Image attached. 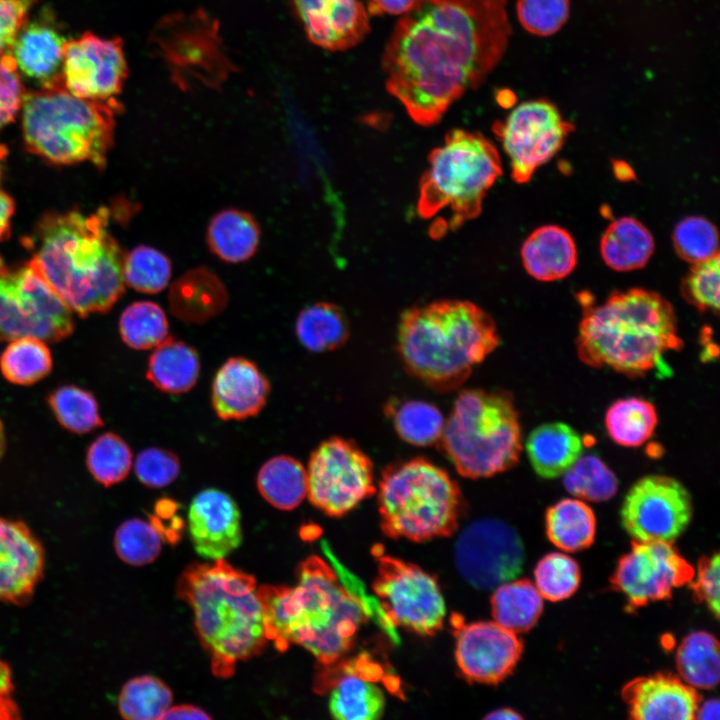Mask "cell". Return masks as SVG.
I'll return each instance as SVG.
<instances>
[{"label":"cell","mask_w":720,"mask_h":720,"mask_svg":"<svg viewBox=\"0 0 720 720\" xmlns=\"http://www.w3.org/2000/svg\"><path fill=\"white\" fill-rule=\"evenodd\" d=\"M506 0H417L382 56L385 86L418 125L437 124L501 61L512 33Z\"/></svg>","instance_id":"1"},{"label":"cell","mask_w":720,"mask_h":720,"mask_svg":"<svg viewBox=\"0 0 720 720\" xmlns=\"http://www.w3.org/2000/svg\"><path fill=\"white\" fill-rule=\"evenodd\" d=\"M109 216L106 207L47 212L25 240L30 264L79 317L108 312L125 290L124 254Z\"/></svg>","instance_id":"2"},{"label":"cell","mask_w":720,"mask_h":720,"mask_svg":"<svg viewBox=\"0 0 720 720\" xmlns=\"http://www.w3.org/2000/svg\"><path fill=\"white\" fill-rule=\"evenodd\" d=\"M296 576L294 587L258 588L267 639L281 652L292 644L300 645L323 668L328 667L350 650L367 615L361 601L320 557L302 561Z\"/></svg>","instance_id":"3"},{"label":"cell","mask_w":720,"mask_h":720,"mask_svg":"<svg viewBox=\"0 0 720 720\" xmlns=\"http://www.w3.org/2000/svg\"><path fill=\"white\" fill-rule=\"evenodd\" d=\"M576 339L582 362L594 368L643 376L664 367V354L679 351L673 306L656 292L641 288L615 291L601 304L583 293Z\"/></svg>","instance_id":"4"},{"label":"cell","mask_w":720,"mask_h":720,"mask_svg":"<svg viewBox=\"0 0 720 720\" xmlns=\"http://www.w3.org/2000/svg\"><path fill=\"white\" fill-rule=\"evenodd\" d=\"M176 594L193 611L196 632L216 677H231L238 662L259 655L266 646L256 581L224 559L188 566L178 578Z\"/></svg>","instance_id":"5"},{"label":"cell","mask_w":720,"mask_h":720,"mask_svg":"<svg viewBox=\"0 0 720 720\" xmlns=\"http://www.w3.org/2000/svg\"><path fill=\"white\" fill-rule=\"evenodd\" d=\"M492 317L465 300H439L405 310L397 352L405 369L430 388L450 392L498 346Z\"/></svg>","instance_id":"6"},{"label":"cell","mask_w":720,"mask_h":720,"mask_svg":"<svg viewBox=\"0 0 720 720\" xmlns=\"http://www.w3.org/2000/svg\"><path fill=\"white\" fill-rule=\"evenodd\" d=\"M118 101L71 94L64 84L25 92L22 134L26 149L57 165L89 162L105 167L114 143Z\"/></svg>","instance_id":"7"},{"label":"cell","mask_w":720,"mask_h":720,"mask_svg":"<svg viewBox=\"0 0 720 720\" xmlns=\"http://www.w3.org/2000/svg\"><path fill=\"white\" fill-rule=\"evenodd\" d=\"M521 438L510 393L465 389L453 404L437 446L461 476L479 479L513 468L522 450Z\"/></svg>","instance_id":"8"},{"label":"cell","mask_w":720,"mask_h":720,"mask_svg":"<svg viewBox=\"0 0 720 720\" xmlns=\"http://www.w3.org/2000/svg\"><path fill=\"white\" fill-rule=\"evenodd\" d=\"M376 492L381 529L391 538L423 542L449 537L464 512L458 483L422 457L388 465Z\"/></svg>","instance_id":"9"},{"label":"cell","mask_w":720,"mask_h":720,"mask_svg":"<svg viewBox=\"0 0 720 720\" xmlns=\"http://www.w3.org/2000/svg\"><path fill=\"white\" fill-rule=\"evenodd\" d=\"M429 167L419 183L417 212L430 219L450 211L446 230H456L478 217L488 190L502 174L493 143L481 133L450 130L442 146L431 151Z\"/></svg>","instance_id":"10"},{"label":"cell","mask_w":720,"mask_h":720,"mask_svg":"<svg viewBox=\"0 0 720 720\" xmlns=\"http://www.w3.org/2000/svg\"><path fill=\"white\" fill-rule=\"evenodd\" d=\"M73 330L72 311L30 262L8 265L0 257V341L59 342Z\"/></svg>","instance_id":"11"},{"label":"cell","mask_w":720,"mask_h":720,"mask_svg":"<svg viewBox=\"0 0 720 720\" xmlns=\"http://www.w3.org/2000/svg\"><path fill=\"white\" fill-rule=\"evenodd\" d=\"M306 473V497L331 517L349 513L376 492L370 457L353 440L339 436L311 452Z\"/></svg>","instance_id":"12"},{"label":"cell","mask_w":720,"mask_h":720,"mask_svg":"<svg viewBox=\"0 0 720 720\" xmlns=\"http://www.w3.org/2000/svg\"><path fill=\"white\" fill-rule=\"evenodd\" d=\"M373 589L393 625L432 636L442 629L446 615L435 577L415 564L391 556L378 558Z\"/></svg>","instance_id":"13"},{"label":"cell","mask_w":720,"mask_h":720,"mask_svg":"<svg viewBox=\"0 0 720 720\" xmlns=\"http://www.w3.org/2000/svg\"><path fill=\"white\" fill-rule=\"evenodd\" d=\"M492 130L509 157L512 179L524 184L562 148L574 125L552 102L536 99L516 106Z\"/></svg>","instance_id":"14"},{"label":"cell","mask_w":720,"mask_h":720,"mask_svg":"<svg viewBox=\"0 0 720 720\" xmlns=\"http://www.w3.org/2000/svg\"><path fill=\"white\" fill-rule=\"evenodd\" d=\"M694 574L693 566L672 542L633 540L630 551L619 558L610 583L633 612L671 599L673 591L688 584Z\"/></svg>","instance_id":"15"},{"label":"cell","mask_w":720,"mask_h":720,"mask_svg":"<svg viewBox=\"0 0 720 720\" xmlns=\"http://www.w3.org/2000/svg\"><path fill=\"white\" fill-rule=\"evenodd\" d=\"M692 513L691 496L681 482L647 475L629 489L620 517L633 540L673 542L688 527Z\"/></svg>","instance_id":"16"},{"label":"cell","mask_w":720,"mask_h":720,"mask_svg":"<svg viewBox=\"0 0 720 720\" xmlns=\"http://www.w3.org/2000/svg\"><path fill=\"white\" fill-rule=\"evenodd\" d=\"M455 563L462 578L479 590H490L518 576L524 546L517 531L498 519L469 524L455 545Z\"/></svg>","instance_id":"17"},{"label":"cell","mask_w":720,"mask_h":720,"mask_svg":"<svg viewBox=\"0 0 720 720\" xmlns=\"http://www.w3.org/2000/svg\"><path fill=\"white\" fill-rule=\"evenodd\" d=\"M128 67L120 38H102L89 31L67 40L62 78L67 91L89 100H114Z\"/></svg>","instance_id":"18"},{"label":"cell","mask_w":720,"mask_h":720,"mask_svg":"<svg viewBox=\"0 0 720 720\" xmlns=\"http://www.w3.org/2000/svg\"><path fill=\"white\" fill-rule=\"evenodd\" d=\"M455 635L457 666L471 682H502L512 674L523 653L518 635L495 621L457 625Z\"/></svg>","instance_id":"19"},{"label":"cell","mask_w":720,"mask_h":720,"mask_svg":"<svg viewBox=\"0 0 720 720\" xmlns=\"http://www.w3.org/2000/svg\"><path fill=\"white\" fill-rule=\"evenodd\" d=\"M193 547L204 559H224L242 542L241 513L225 491L206 488L192 499L187 513Z\"/></svg>","instance_id":"20"},{"label":"cell","mask_w":720,"mask_h":720,"mask_svg":"<svg viewBox=\"0 0 720 720\" xmlns=\"http://www.w3.org/2000/svg\"><path fill=\"white\" fill-rule=\"evenodd\" d=\"M45 552L22 521L0 517V601L24 605L43 577Z\"/></svg>","instance_id":"21"},{"label":"cell","mask_w":720,"mask_h":720,"mask_svg":"<svg viewBox=\"0 0 720 720\" xmlns=\"http://www.w3.org/2000/svg\"><path fill=\"white\" fill-rule=\"evenodd\" d=\"M308 39L329 51L358 45L370 32L369 14L360 0H293Z\"/></svg>","instance_id":"22"},{"label":"cell","mask_w":720,"mask_h":720,"mask_svg":"<svg viewBox=\"0 0 720 720\" xmlns=\"http://www.w3.org/2000/svg\"><path fill=\"white\" fill-rule=\"evenodd\" d=\"M621 695L635 720H692L701 700L695 688L667 672L635 678Z\"/></svg>","instance_id":"23"},{"label":"cell","mask_w":720,"mask_h":720,"mask_svg":"<svg viewBox=\"0 0 720 720\" xmlns=\"http://www.w3.org/2000/svg\"><path fill=\"white\" fill-rule=\"evenodd\" d=\"M377 669L360 667V662L324 667L315 681L319 693L329 690L330 714L340 720H374L382 716L385 696L376 684Z\"/></svg>","instance_id":"24"},{"label":"cell","mask_w":720,"mask_h":720,"mask_svg":"<svg viewBox=\"0 0 720 720\" xmlns=\"http://www.w3.org/2000/svg\"><path fill=\"white\" fill-rule=\"evenodd\" d=\"M270 382L256 363L242 356L228 358L217 370L211 386V404L224 420H244L265 407Z\"/></svg>","instance_id":"25"},{"label":"cell","mask_w":720,"mask_h":720,"mask_svg":"<svg viewBox=\"0 0 720 720\" xmlns=\"http://www.w3.org/2000/svg\"><path fill=\"white\" fill-rule=\"evenodd\" d=\"M67 39L48 15L27 20L18 32L10 54L18 72L40 88L64 84L62 65Z\"/></svg>","instance_id":"26"},{"label":"cell","mask_w":720,"mask_h":720,"mask_svg":"<svg viewBox=\"0 0 720 720\" xmlns=\"http://www.w3.org/2000/svg\"><path fill=\"white\" fill-rule=\"evenodd\" d=\"M168 302L175 317L187 323L200 324L225 309L228 293L216 273L206 267H196L172 283Z\"/></svg>","instance_id":"27"},{"label":"cell","mask_w":720,"mask_h":720,"mask_svg":"<svg viewBox=\"0 0 720 720\" xmlns=\"http://www.w3.org/2000/svg\"><path fill=\"white\" fill-rule=\"evenodd\" d=\"M527 273L540 281L565 278L575 268L577 249L570 233L557 226L545 225L534 230L521 248Z\"/></svg>","instance_id":"28"},{"label":"cell","mask_w":720,"mask_h":720,"mask_svg":"<svg viewBox=\"0 0 720 720\" xmlns=\"http://www.w3.org/2000/svg\"><path fill=\"white\" fill-rule=\"evenodd\" d=\"M526 450L536 474L551 479L563 475L577 460L582 451V439L565 423H546L530 433Z\"/></svg>","instance_id":"29"},{"label":"cell","mask_w":720,"mask_h":720,"mask_svg":"<svg viewBox=\"0 0 720 720\" xmlns=\"http://www.w3.org/2000/svg\"><path fill=\"white\" fill-rule=\"evenodd\" d=\"M200 358L193 346L167 338L153 348L147 363L146 378L160 391L183 394L191 390L200 375Z\"/></svg>","instance_id":"30"},{"label":"cell","mask_w":720,"mask_h":720,"mask_svg":"<svg viewBox=\"0 0 720 720\" xmlns=\"http://www.w3.org/2000/svg\"><path fill=\"white\" fill-rule=\"evenodd\" d=\"M260 237V226L253 215L233 208L216 213L207 229L209 249L228 263H241L252 258Z\"/></svg>","instance_id":"31"},{"label":"cell","mask_w":720,"mask_h":720,"mask_svg":"<svg viewBox=\"0 0 720 720\" xmlns=\"http://www.w3.org/2000/svg\"><path fill=\"white\" fill-rule=\"evenodd\" d=\"M654 251V239L638 220L622 217L613 221L600 241L604 262L616 271H631L647 264Z\"/></svg>","instance_id":"32"},{"label":"cell","mask_w":720,"mask_h":720,"mask_svg":"<svg viewBox=\"0 0 720 720\" xmlns=\"http://www.w3.org/2000/svg\"><path fill=\"white\" fill-rule=\"evenodd\" d=\"M545 529L548 539L560 550L577 552L593 544L596 518L585 502L566 498L547 509Z\"/></svg>","instance_id":"33"},{"label":"cell","mask_w":720,"mask_h":720,"mask_svg":"<svg viewBox=\"0 0 720 720\" xmlns=\"http://www.w3.org/2000/svg\"><path fill=\"white\" fill-rule=\"evenodd\" d=\"M256 483L261 496L280 510L295 509L307 496L306 468L290 455H277L265 461Z\"/></svg>","instance_id":"34"},{"label":"cell","mask_w":720,"mask_h":720,"mask_svg":"<svg viewBox=\"0 0 720 720\" xmlns=\"http://www.w3.org/2000/svg\"><path fill=\"white\" fill-rule=\"evenodd\" d=\"M494 621L516 633L531 630L543 611V597L528 579L505 582L495 588L491 597Z\"/></svg>","instance_id":"35"},{"label":"cell","mask_w":720,"mask_h":720,"mask_svg":"<svg viewBox=\"0 0 720 720\" xmlns=\"http://www.w3.org/2000/svg\"><path fill=\"white\" fill-rule=\"evenodd\" d=\"M295 332L300 344L314 353L338 349L350 335L344 313L330 302H317L303 308L296 318Z\"/></svg>","instance_id":"36"},{"label":"cell","mask_w":720,"mask_h":720,"mask_svg":"<svg viewBox=\"0 0 720 720\" xmlns=\"http://www.w3.org/2000/svg\"><path fill=\"white\" fill-rule=\"evenodd\" d=\"M676 668L680 678L695 689L711 690L719 681V643L707 631L686 635L676 651Z\"/></svg>","instance_id":"37"},{"label":"cell","mask_w":720,"mask_h":720,"mask_svg":"<svg viewBox=\"0 0 720 720\" xmlns=\"http://www.w3.org/2000/svg\"><path fill=\"white\" fill-rule=\"evenodd\" d=\"M657 422L655 406L638 397L613 402L605 414V427L609 437L624 447L644 444L653 435Z\"/></svg>","instance_id":"38"},{"label":"cell","mask_w":720,"mask_h":720,"mask_svg":"<svg viewBox=\"0 0 720 720\" xmlns=\"http://www.w3.org/2000/svg\"><path fill=\"white\" fill-rule=\"evenodd\" d=\"M386 415L391 418L399 438L406 443L427 447L439 441L445 419L435 405L422 400L390 402Z\"/></svg>","instance_id":"39"},{"label":"cell","mask_w":720,"mask_h":720,"mask_svg":"<svg viewBox=\"0 0 720 720\" xmlns=\"http://www.w3.org/2000/svg\"><path fill=\"white\" fill-rule=\"evenodd\" d=\"M52 367L53 359L47 342L33 336L10 341L0 358L4 378L21 386L33 385L42 380Z\"/></svg>","instance_id":"40"},{"label":"cell","mask_w":720,"mask_h":720,"mask_svg":"<svg viewBox=\"0 0 720 720\" xmlns=\"http://www.w3.org/2000/svg\"><path fill=\"white\" fill-rule=\"evenodd\" d=\"M58 423L67 431L86 434L104 425L95 396L76 385H61L47 396Z\"/></svg>","instance_id":"41"},{"label":"cell","mask_w":720,"mask_h":720,"mask_svg":"<svg viewBox=\"0 0 720 720\" xmlns=\"http://www.w3.org/2000/svg\"><path fill=\"white\" fill-rule=\"evenodd\" d=\"M122 341L135 350L153 349L169 335L164 310L153 301H136L127 306L119 318Z\"/></svg>","instance_id":"42"},{"label":"cell","mask_w":720,"mask_h":720,"mask_svg":"<svg viewBox=\"0 0 720 720\" xmlns=\"http://www.w3.org/2000/svg\"><path fill=\"white\" fill-rule=\"evenodd\" d=\"M170 688L159 678L141 675L128 680L118 696L120 715L129 720L161 719L172 704Z\"/></svg>","instance_id":"43"},{"label":"cell","mask_w":720,"mask_h":720,"mask_svg":"<svg viewBox=\"0 0 720 720\" xmlns=\"http://www.w3.org/2000/svg\"><path fill=\"white\" fill-rule=\"evenodd\" d=\"M164 539L154 516H150L149 520L131 518L116 529L114 548L123 562L132 566H143L157 559Z\"/></svg>","instance_id":"44"},{"label":"cell","mask_w":720,"mask_h":720,"mask_svg":"<svg viewBox=\"0 0 720 720\" xmlns=\"http://www.w3.org/2000/svg\"><path fill=\"white\" fill-rule=\"evenodd\" d=\"M563 475L565 489L582 500L607 501L618 490V479L614 472L593 454L579 456Z\"/></svg>","instance_id":"45"},{"label":"cell","mask_w":720,"mask_h":720,"mask_svg":"<svg viewBox=\"0 0 720 720\" xmlns=\"http://www.w3.org/2000/svg\"><path fill=\"white\" fill-rule=\"evenodd\" d=\"M132 459V451L126 441L116 433L107 432L89 445L85 461L92 477L101 485L110 487L128 476Z\"/></svg>","instance_id":"46"},{"label":"cell","mask_w":720,"mask_h":720,"mask_svg":"<svg viewBox=\"0 0 720 720\" xmlns=\"http://www.w3.org/2000/svg\"><path fill=\"white\" fill-rule=\"evenodd\" d=\"M171 274V261L156 248L140 245L124 255L125 285L136 291L158 293L166 288Z\"/></svg>","instance_id":"47"},{"label":"cell","mask_w":720,"mask_h":720,"mask_svg":"<svg viewBox=\"0 0 720 720\" xmlns=\"http://www.w3.org/2000/svg\"><path fill=\"white\" fill-rule=\"evenodd\" d=\"M535 586L551 602L563 601L578 589L581 580L579 564L561 552L544 555L534 569Z\"/></svg>","instance_id":"48"},{"label":"cell","mask_w":720,"mask_h":720,"mask_svg":"<svg viewBox=\"0 0 720 720\" xmlns=\"http://www.w3.org/2000/svg\"><path fill=\"white\" fill-rule=\"evenodd\" d=\"M674 248L682 259L696 264L719 254L716 227L707 219L691 216L681 220L673 232Z\"/></svg>","instance_id":"49"},{"label":"cell","mask_w":720,"mask_h":720,"mask_svg":"<svg viewBox=\"0 0 720 720\" xmlns=\"http://www.w3.org/2000/svg\"><path fill=\"white\" fill-rule=\"evenodd\" d=\"M516 14L521 26L529 33L548 37L557 33L570 14L569 0H518Z\"/></svg>","instance_id":"50"},{"label":"cell","mask_w":720,"mask_h":720,"mask_svg":"<svg viewBox=\"0 0 720 720\" xmlns=\"http://www.w3.org/2000/svg\"><path fill=\"white\" fill-rule=\"evenodd\" d=\"M719 254L693 264L682 282L683 297L699 311H719Z\"/></svg>","instance_id":"51"},{"label":"cell","mask_w":720,"mask_h":720,"mask_svg":"<svg viewBox=\"0 0 720 720\" xmlns=\"http://www.w3.org/2000/svg\"><path fill=\"white\" fill-rule=\"evenodd\" d=\"M134 471L137 479L144 486L159 489L170 485L178 478L181 463L172 451L149 447L138 453Z\"/></svg>","instance_id":"52"},{"label":"cell","mask_w":720,"mask_h":720,"mask_svg":"<svg viewBox=\"0 0 720 720\" xmlns=\"http://www.w3.org/2000/svg\"><path fill=\"white\" fill-rule=\"evenodd\" d=\"M25 92L13 56L0 54V129L15 119Z\"/></svg>","instance_id":"53"},{"label":"cell","mask_w":720,"mask_h":720,"mask_svg":"<svg viewBox=\"0 0 720 720\" xmlns=\"http://www.w3.org/2000/svg\"><path fill=\"white\" fill-rule=\"evenodd\" d=\"M719 554L702 556L697 564L696 576L687 584L696 603L704 604L712 615L719 617Z\"/></svg>","instance_id":"54"},{"label":"cell","mask_w":720,"mask_h":720,"mask_svg":"<svg viewBox=\"0 0 720 720\" xmlns=\"http://www.w3.org/2000/svg\"><path fill=\"white\" fill-rule=\"evenodd\" d=\"M36 0H0V54L10 53Z\"/></svg>","instance_id":"55"},{"label":"cell","mask_w":720,"mask_h":720,"mask_svg":"<svg viewBox=\"0 0 720 720\" xmlns=\"http://www.w3.org/2000/svg\"><path fill=\"white\" fill-rule=\"evenodd\" d=\"M15 686L10 665L0 658V720L19 719L20 708L13 697Z\"/></svg>","instance_id":"56"},{"label":"cell","mask_w":720,"mask_h":720,"mask_svg":"<svg viewBox=\"0 0 720 720\" xmlns=\"http://www.w3.org/2000/svg\"><path fill=\"white\" fill-rule=\"evenodd\" d=\"M417 0H369L367 12L369 16L403 15L408 12Z\"/></svg>","instance_id":"57"},{"label":"cell","mask_w":720,"mask_h":720,"mask_svg":"<svg viewBox=\"0 0 720 720\" xmlns=\"http://www.w3.org/2000/svg\"><path fill=\"white\" fill-rule=\"evenodd\" d=\"M15 212L13 198L0 185V243L6 240L11 232V220Z\"/></svg>","instance_id":"58"},{"label":"cell","mask_w":720,"mask_h":720,"mask_svg":"<svg viewBox=\"0 0 720 720\" xmlns=\"http://www.w3.org/2000/svg\"><path fill=\"white\" fill-rule=\"evenodd\" d=\"M210 715L200 707L194 705L170 706L161 719L185 720V719H210Z\"/></svg>","instance_id":"59"},{"label":"cell","mask_w":720,"mask_h":720,"mask_svg":"<svg viewBox=\"0 0 720 720\" xmlns=\"http://www.w3.org/2000/svg\"><path fill=\"white\" fill-rule=\"evenodd\" d=\"M719 712V701L713 698L699 703L695 718L699 720H718Z\"/></svg>","instance_id":"60"},{"label":"cell","mask_w":720,"mask_h":720,"mask_svg":"<svg viewBox=\"0 0 720 720\" xmlns=\"http://www.w3.org/2000/svg\"><path fill=\"white\" fill-rule=\"evenodd\" d=\"M520 713L517 711L510 709V708H500L496 709L494 711H491L489 714L485 716V719L489 720H513V719H522Z\"/></svg>","instance_id":"61"},{"label":"cell","mask_w":720,"mask_h":720,"mask_svg":"<svg viewBox=\"0 0 720 720\" xmlns=\"http://www.w3.org/2000/svg\"><path fill=\"white\" fill-rule=\"evenodd\" d=\"M6 450V436L3 422L0 418V460L2 459Z\"/></svg>","instance_id":"62"}]
</instances>
